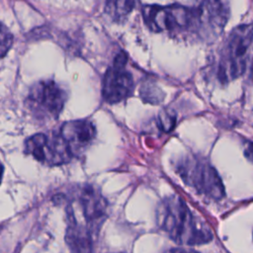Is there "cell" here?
<instances>
[{
    "mask_svg": "<svg viewBox=\"0 0 253 253\" xmlns=\"http://www.w3.org/2000/svg\"><path fill=\"white\" fill-rule=\"evenodd\" d=\"M108 204L91 185L75 189L66 205L65 241L72 253H92L100 229L107 218Z\"/></svg>",
    "mask_w": 253,
    "mask_h": 253,
    "instance_id": "1",
    "label": "cell"
},
{
    "mask_svg": "<svg viewBox=\"0 0 253 253\" xmlns=\"http://www.w3.org/2000/svg\"><path fill=\"white\" fill-rule=\"evenodd\" d=\"M156 221L160 229L181 245H201L212 239L209 225L195 215L186 202L177 195L160 202L156 211Z\"/></svg>",
    "mask_w": 253,
    "mask_h": 253,
    "instance_id": "2",
    "label": "cell"
},
{
    "mask_svg": "<svg viewBox=\"0 0 253 253\" xmlns=\"http://www.w3.org/2000/svg\"><path fill=\"white\" fill-rule=\"evenodd\" d=\"M141 12L144 23L152 32H191L197 34L202 39L201 3L192 7L181 4L167 6L144 5Z\"/></svg>",
    "mask_w": 253,
    "mask_h": 253,
    "instance_id": "3",
    "label": "cell"
},
{
    "mask_svg": "<svg viewBox=\"0 0 253 253\" xmlns=\"http://www.w3.org/2000/svg\"><path fill=\"white\" fill-rule=\"evenodd\" d=\"M176 171L185 184L200 195L215 201L224 197L222 181L206 158L197 155L185 156L177 163Z\"/></svg>",
    "mask_w": 253,
    "mask_h": 253,
    "instance_id": "4",
    "label": "cell"
},
{
    "mask_svg": "<svg viewBox=\"0 0 253 253\" xmlns=\"http://www.w3.org/2000/svg\"><path fill=\"white\" fill-rule=\"evenodd\" d=\"M252 40V24L240 25L231 31L222 48L217 66L219 80L226 82L244 73Z\"/></svg>",
    "mask_w": 253,
    "mask_h": 253,
    "instance_id": "5",
    "label": "cell"
},
{
    "mask_svg": "<svg viewBox=\"0 0 253 253\" xmlns=\"http://www.w3.org/2000/svg\"><path fill=\"white\" fill-rule=\"evenodd\" d=\"M67 95L62 87L50 79L35 83L26 98V106L40 120H54L61 113Z\"/></svg>",
    "mask_w": 253,
    "mask_h": 253,
    "instance_id": "6",
    "label": "cell"
},
{
    "mask_svg": "<svg viewBox=\"0 0 253 253\" xmlns=\"http://www.w3.org/2000/svg\"><path fill=\"white\" fill-rule=\"evenodd\" d=\"M26 153L36 160L49 165H61L69 162L73 155L58 131L36 133L25 141Z\"/></svg>",
    "mask_w": 253,
    "mask_h": 253,
    "instance_id": "7",
    "label": "cell"
},
{
    "mask_svg": "<svg viewBox=\"0 0 253 253\" xmlns=\"http://www.w3.org/2000/svg\"><path fill=\"white\" fill-rule=\"evenodd\" d=\"M126 54L121 51L116 55L112 65L104 74L102 96L109 104H116L126 100L133 91V77L126 68Z\"/></svg>",
    "mask_w": 253,
    "mask_h": 253,
    "instance_id": "8",
    "label": "cell"
},
{
    "mask_svg": "<svg viewBox=\"0 0 253 253\" xmlns=\"http://www.w3.org/2000/svg\"><path fill=\"white\" fill-rule=\"evenodd\" d=\"M73 157L81 155L92 143L96 128L92 122L82 119L65 122L58 129Z\"/></svg>",
    "mask_w": 253,
    "mask_h": 253,
    "instance_id": "9",
    "label": "cell"
},
{
    "mask_svg": "<svg viewBox=\"0 0 253 253\" xmlns=\"http://www.w3.org/2000/svg\"><path fill=\"white\" fill-rule=\"evenodd\" d=\"M133 1H109L106 3L105 11L110 17L114 19H120L126 16L134 7Z\"/></svg>",
    "mask_w": 253,
    "mask_h": 253,
    "instance_id": "10",
    "label": "cell"
},
{
    "mask_svg": "<svg viewBox=\"0 0 253 253\" xmlns=\"http://www.w3.org/2000/svg\"><path fill=\"white\" fill-rule=\"evenodd\" d=\"M0 38H1V43H0L1 56L4 57L6 52L9 50V48L11 47L12 42H13V36L10 33V31L5 27L4 24H1Z\"/></svg>",
    "mask_w": 253,
    "mask_h": 253,
    "instance_id": "11",
    "label": "cell"
},
{
    "mask_svg": "<svg viewBox=\"0 0 253 253\" xmlns=\"http://www.w3.org/2000/svg\"><path fill=\"white\" fill-rule=\"evenodd\" d=\"M175 115L170 114L169 112L161 114L159 117V122L162 129L164 131H169L171 128H173V126H175Z\"/></svg>",
    "mask_w": 253,
    "mask_h": 253,
    "instance_id": "12",
    "label": "cell"
},
{
    "mask_svg": "<svg viewBox=\"0 0 253 253\" xmlns=\"http://www.w3.org/2000/svg\"><path fill=\"white\" fill-rule=\"evenodd\" d=\"M244 155L245 157L253 163V142L252 141H247L244 146Z\"/></svg>",
    "mask_w": 253,
    "mask_h": 253,
    "instance_id": "13",
    "label": "cell"
},
{
    "mask_svg": "<svg viewBox=\"0 0 253 253\" xmlns=\"http://www.w3.org/2000/svg\"><path fill=\"white\" fill-rule=\"evenodd\" d=\"M164 253H199L195 250H192V249H185V248H173V249H170Z\"/></svg>",
    "mask_w": 253,
    "mask_h": 253,
    "instance_id": "14",
    "label": "cell"
},
{
    "mask_svg": "<svg viewBox=\"0 0 253 253\" xmlns=\"http://www.w3.org/2000/svg\"><path fill=\"white\" fill-rule=\"evenodd\" d=\"M250 79L253 82V57H252L251 63H250Z\"/></svg>",
    "mask_w": 253,
    "mask_h": 253,
    "instance_id": "15",
    "label": "cell"
}]
</instances>
